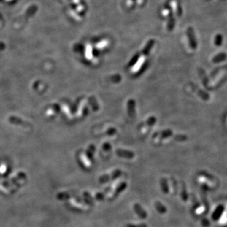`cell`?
Returning a JSON list of instances; mask_svg holds the SVG:
<instances>
[{
    "label": "cell",
    "instance_id": "7",
    "mask_svg": "<svg viewBox=\"0 0 227 227\" xmlns=\"http://www.w3.org/2000/svg\"><path fill=\"white\" fill-rule=\"evenodd\" d=\"M160 185H161V189L162 190L163 193L164 194H168L169 193V186L167 184V180L165 178H162L160 180Z\"/></svg>",
    "mask_w": 227,
    "mask_h": 227
},
{
    "label": "cell",
    "instance_id": "6",
    "mask_svg": "<svg viewBox=\"0 0 227 227\" xmlns=\"http://www.w3.org/2000/svg\"><path fill=\"white\" fill-rule=\"evenodd\" d=\"M155 206L156 209L158 211V212L160 214H165L166 213V208L165 206L161 203L160 201H156L155 203Z\"/></svg>",
    "mask_w": 227,
    "mask_h": 227
},
{
    "label": "cell",
    "instance_id": "14",
    "mask_svg": "<svg viewBox=\"0 0 227 227\" xmlns=\"http://www.w3.org/2000/svg\"><path fill=\"white\" fill-rule=\"evenodd\" d=\"M128 227H147L146 224H139V225H129Z\"/></svg>",
    "mask_w": 227,
    "mask_h": 227
},
{
    "label": "cell",
    "instance_id": "5",
    "mask_svg": "<svg viewBox=\"0 0 227 227\" xmlns=\"http://www.w3.org/2000/svg\"><path fill=\"white\" fill-rule=\"evenodd\" d=\"M188 35H189V41H190V44L192 48L195 49L197 46V44L196 39L194 37V34L193 32V30L192 28H189V31H188Z\"/></svg>",
    "mask_w": 227,
    "mask_h": 227
},
{
    "label": "cell",
    "instance_id": "1",
    "mask_svg": "<svg viewBox=\"0 0 227 227\" xmlns=\"http://www.w3.org/2000/svg\"><path fill=\"white\" fill-rule=\"evenodd\" d=\"M121 174H122V171L120 170H115L112 173L101 176L99 179V182L100 183L107 182L110 180H112L117 179L121 175Z\"/></svg>",
    "mask_w": 227,
    "mask_h": 227
},
{
    "label": "cell",
    "instance_id": "9",
    "mask_svg": "<svg viewBox=\"0 0 227 227\" xmlns=\"http://www.w3.org/2000/svg\"><path fill=\"white\" fill-rule=\"evenodd\" d=\"M172 132L170 130H166L163 131V132H161L159 134H157L156 135H159L157 137H160V138H166L169 137V136L172 135Z\"/></svg>",
    "mask_w": 227,
    "mask_h": 227
},
{
    "label": "cell",
    "instance_id": "2",
    "mask_svg": "<svg viewBox=\"0 0 227 227\" xmlns=\"http://www.w3.org/2000/svg\"><path fill=\"white\" fill-rule=\"evenodd\" d=\"M126 187H127V184L124 182L119 184L117 187H116V188L112 192V193L110 194V196H109V200H113L115 198H117V196L120 193H122V192L126 188Z\"/></svg>",
    "mask_w": 227,
    "mask_h": 227
},
{
    "label": "cell",
    "instance_id": "8",
    "mask_svg": "<svg viewBox=\"0 0 227 227\" xmlns=\"http://www.w3.org/2000/svg\"><path fill=\"white\" fill-rule=\"evenodd\" d=\"M134 102L133 100H129L128 104V114L130 117H133L134 114Z\"/></svg>",
    "mask_w": 227,
    "mask_h": 227
},
{
    "label": "cell",
    "instance_id": "3",
    "mask_svg": "<svg viewBox=\"0 0 227 227\" xmlns=\"http://www.w3.org/2000/svg\"><path fill=\"white\" fill-rule=\"evenodd\" d=\"M134 210L136 212V213L138 215V216L139 217V218H142V219H145L147 218V213L145 211V210L142 208L140 204L136 203L134 204Z\"/></svg>",
    "mask_w": 227,
    "mask_h": 227
},
{
    "label": "cell",
    "instance_id": "11",
    "mask_svg": "<svg viewBox=\"0 0 227 227\" xmlns=\"http://www.w3.org/2000/svg\"><path fill=\"white\" fill-rule=\"evenodd\" d=\"M226 58V54H224V53H221L220 54H218V55H216V56L214 58V61H220L221 59H224L225 58Z\"/></svg>",
    "mask_w": 227,
    "mask_h": 227
},
{
    "label": "cell",
    "instance_id": "4",
    "mask_svg": "<svg viewBox=\"0 0 227 227\" xmlns=\"http://www.w3.org/2000/svg\"><path fill=\"white\" fill-rule=\"evenodd\" d=\"M116 154H117L120 157H123L128 159H131L134 158V154L129 151H126L123 150H116Z\"/></svg>",
    "mask_w": 227,
    "mask_h": 227
},
{
    "label": "cell",
    "instance_id": "12",
    "mask_svg": "<svg viewBox=\"0 0 227 227\" xmlns=\"http://www.w3.org/2000/svg\"><path fill=\"white\" fill-rule=\"evenodd\" d=\"M143 62V59H141V60H140V61L138 62V64L136 65V66L133 68V71H134V72H137V71L140 68L141 65H142Z\"/></svg>",
    "mask_w": 227,
    "mask_h": 227
},
{
    "label": "cell",
    "instance_id": "13",
    "mask_svg": "<svg viewBox=\"0 0 227 227\" xmlns=\"http://www.w3.org/2000/svg\"><path fill=\"white\" fill-rule=\"evenodd\" d=\"M95 198L97 200H102L104 199V196L103 194H102V193H97L95 196Z\"/></svg>",
    "mask_w": 227,
    "mask_h": 227
},
{
    "label": "cell",
    "instance_id": "10",
    "mask_svg": "<svg viewBox=\"0 0 227 227\" xmlns=\"http://www.w3.org/2000/svg\"><path fill=\"white\" fill-rule=\"evenodd\" d=\"M223 43V36L220 34H217L215 39V44L217 46H220Z\"/></svg>",
    "mask_w": 227,
    "mask_h": 227
}]
</instances>
